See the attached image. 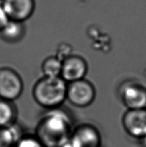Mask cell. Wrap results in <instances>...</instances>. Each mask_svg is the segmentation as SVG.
<instances>
[{
  "label": "cell",
  "mask_w": 146,
  "mask_h": 147,
  "mask_svg": "<svg viewBox=\"0 0 146 147\" xmlns=\"http://www.w3.org/2000/svg\"><path fill=\"white\" fill-rule=\"evenodd\" d=\"M74 128L72 116L60 107L43 113L34 134L45 147H62L68 142Z\"/></svg>",
  "instance_id": "cell-1"
},
{
  "label": "cell",
  "mask_w": 146,
  "mask_h": 147,
  "mask_svg": "<svg viewBox=\"0 0 146 147\" xmlns=\"http://www.w3.org/2000/svg\"><path fill=\"white\" fill-rule=\"evenodd\" d=\"M68 84L61 76H43L33 86L32 96L39 105L46 110L58 108L66 99Z\"/></svg>",
  "instance_id": "cell-2"
},
{
  "label": "cell",
  "mask_w": 146,
  "mask_h": 147,
  "mask_svg": "<svg viewBox=\"0 0 146 147\" xmlns=\"http://www.w3.org/2000/svg\"><path fill=\"white\" fill-rule=\"evenodd\" d=\"M23 87L22 78L15 70L0 69V98L14 102L21 96Z\"/></svg>",
  "instance_id": "cell-3"
},
{
  "label": "cell",
  "mask_w": 146,
  "mask_h": 147,
  "mask_svg": "<svg viewBox=\"0 0 146 147\" xmlns=\"http://www.w3.org/2000/svg\"><path fill=\"white\" fill-rule=\"evenodd\" d=\"M68 147H102L100 131L90 123H82L74 127L66 144Z\"/></svg>",
  "instance_id": "cell-4"
},
{
  "label": "cell",
  "mask_w": 146,
  "mask_h": 147,
  "mask_svg": "<svg viewBox=\"0 0 146 147\" xmlns=\"http://www.w3.org/2000/svg\"><path fill=\"white\" fill-rule=\"evenodd\" d=\"M95 98V90L90 81L82 79L69 83L66 99L73 105L84 108L90 105Z\"/></svg>",
  "instance_id": "cell-5"
},
{
  "label": "cell",
  "mask_w": 146,
  "mask_h": 147,
  "mask_svg": "<svg viewBox=\"0 0 146 147\" xmlns=\"http://www.w3.org/2000/svg\"><path fill=\"white\" fill-rule=\"evenodd\" d=\"M122 125L130 137L143 140L146 137V109L127 110L122 116Z\"/></svg>",
  "instance_id": "cell-6"
},
{
  "label": "cell",
  "mask_w": 146,
  "mask_h": 147,
  "mask_svg": "<svg viewBox=\"0 0 146 147\" xmlns=\"http://www.w3.org/2000/svg\"><path fill=\"white\" fill-rule=\"evenodd\" d=\"M120 96L128 110L146 109V89L140 84H124L120 90Z\"/></svg>",
  "instance_id": "cell-7"
},
{
  "label": "cell",
  "mask_w": 146,
  "mask_h": 147,
  "mask_svg": "<svg viewBox=\"0 0 146 147\" xmlns=\"http://www.w3.org/2000/svg\"><path fill=\"white\" fill-rule=\"evenodd\" d=\"M9 20L25 22L35 9V0H0Z\"/></svg>",
  "instance_id": "cell-8"
},
{
  "label": "cell",
  "mask_w": 146,
  "mask_h": 147,
  "mask_svg": "<svg viewBox=\"0 0 146 147\" xmlns=\"http://www.w3.org/2000/svg\"><path fill=\"white\" fill-rule=\"evenodd\" d=\"M88 71V65L82 57L70 56L62 61L61 77L66 83L84 79Z\"/></svg>",
  "instance_id": "cell-9"
},
{
  "label": "cell",
  "mask_w": 146,
  "mask_h": 147,
  "mask_svg": "<svg viewBox=\"0 0 146 147\" xmlns=\"http://www.w3.org/2000/svg\"><path fill=\"white\" fill-rule=\"evenodd\" d=\"M26 31L25 22L10 20L0 30V39L7 43H18L25 38Z\"/></svg>",
  "instance_id": "cell-10"
},
{
  "label": "cell",
  "mask_w": 146,
  "mask_h": 147,
  "mask_svg": "<svg viewBox=\"0 0 146 147\" xmlns=\"http://www.w3.org/2000/svg\"><path fill=\"white\" fill-rule=\"evenodd\" d=\"M25 133L17 122L7 127H0V147H15Z\"/></svg>",
  "instance_id": "cell-11"
},
{
  "label": "cell",
  "mask_w": 146,
  "mask_h": 147,
  "mask_svg": "<svg viewBox=\"0 0 146 147\" xmlns=\"http://www.w3.org/2000/svg\"><path fill=\"white\" fill-rule=\"evenodd\" d=\"M17 109L13 101L0 98V127H7L17 122Z\"/></svg>",
  "instance_id": "cell-12"
},
{
  "label": "cell",
  "mask_w": 146,
  "mask_h": 147,
  "mask_svg": "<svg viewBox=\"0 0 146 147\" xmlns=\"http://www.w3.org/2000/svg\"><path fill=\"white\" fill-rule=\"evenodd\" d=\"M62 61L56 56H49L44 60L41 65V70L45 77H60L62 70Z\"/></svg>",
  "instance_id": "cell-13"
},
{
  "label": "cell",
  "mask_w": 146,
  "mask_h": 147,
  "mask_svg": "<svg viewBox=\"0 0 146 147\" xmlns=\"http://www.w3.org/2000/svg\"><path fill=\"white\" fill-rule=\"evenodd\" d=\"M15 147H45L34 133H25Z\"/></svg>",
  "instance_id": "cell-14"
},
{
  "label": "cell",
  "mask_w": 146,
  "mask_h": 147,
  "mask_svg": "<svg viewBox=\"0 0 146 147\" xmlns=\"http://www.w3.org/2000/svg\"><path fill=\"white\" fill-rule=\"evenodd\" d=\"M10 20L7 13L5 12L3 7L0 3V30L2 29V28L7 24V23L9 22Z\"/></svg>",
  "instance_id": "cell-15"
},
{
  "label": "cell",
  "mask_w": 146,
  "mask_h": 147,
  "mask_svg": "<svg viewBox=\"0 0 146 147\" xmlns=\"http://www.w3.org/2000/svg\"><path fill=\"white\" fill-rule=\"evenodd\" d=\"M142 142V145L144 147H146V137L145 138L143 139V140H141Z\"/></svg>",
  "instance_id": "cell-16"
}]
</instances>
